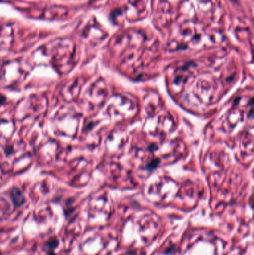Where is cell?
<instances>
[{
    "label": "cell",
    "instance_id": "obj_1",
    "mask_svg": "<svg viewBox=\"0 0 254 255\" xmlns=\"http://www.w3.org/2000/svg\"><path fill=\"white\" fill-rule=\"evenodd\" d=\"M11 198L13 200L14 204L15 206L19 207L22 206L25 202V197L23 196L22 192L19 190V189L14 188L12 189L11 190Z\"/></svg>",
    "mask_w": 254,
    "mask_h": 255
},
{
    "label": "cell",
    "instance_id": "obj_2",
    "mask_svg": "<svg viewBox=\"0 0 254 255\" xmlns=\"http://www.w3.org/2000/svg\"><path fill=\"white\" fill-rule=\"evenodd\" d=\"M58 245V240L56 238H51L49 241L46 242V246L48 248L49 251H52Z\"/></svg>",
    "mask_w": 254,
    "mask_h": 255
},
{
    "label": "cell",
    "instance_id": "obj_3",
    "mask_svg": "<svg viewBox=\"0 0 254 255\" xmlns=\"http://www.w3.org/2000/svg\"><path fill=\"white\" fill-rule=\"evenodd\" d=\"M5 100H6V99H5V96H0V104H2L3 102H5Z\"/></svg>",
    "mask_w": 254,
    "mask_h": 255
},
{
    "label": "cell",
    "instance_id": "obj_4",
    "mask_svg": "<svg viewBox=\"0 0 254 255\" xmlns=\"http://www.w3.org/2000/svg\"><path fill=\"white\" fill-rule=\"evenodd\" d=\"M0 255H1V251H0Z\"/></svg>",
    "mask_w": 254,
    "mask_h": 255
}]
</instances>
